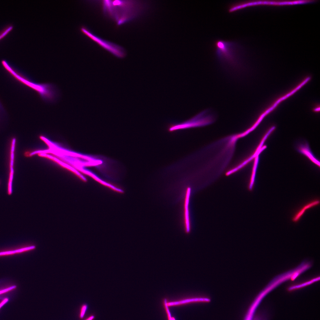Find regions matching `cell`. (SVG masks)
Wrapping results in <instances>:
<instances>
[{
	"instance_id": "cell-1",
	"label": "cell",
	"mask_w": 320,
	"mask_h": 320,
	"mask_svg": "<svg viewBox=\"0 0 320 320\" xmlns=\"http://www.w3.org/2000/svg\"><path fill=\"white\" fill-rule=\"evenodd\" d=\"M232 134L209 144L189 155L191 167L197 171L219 174L231 161L238 140Z\"/></svg>"
},
{
	"instance_id": "cell-2",
	"label": "cell",
	"mask_w": 320,
	"mask_h": 320,
	"mask_svg": "<svg viewBox=\"0 0 320 320\" xmlns=\"http://www.w3.org/2000/svg\"><path fill=\"white\" fill-rule=\"evenodd\" d=\"M102 2L104 13L118 25L135 18L141 9V3L137 1L106 0Z\"/></svg>"
},
{
	"instance_id": "cell-3",
	"label": "cell",
	"mask_w": 320,
	"mask_h": 320,
	"mask_svg": "<svg viewBox=\"0 0 320 320\" xmlns=\"http://www.w3.org/2000/svg\"><path fill=\"white\" fill-rule=\"evenodd\" d=\"M217 116L215 112L211 109H205L192 118L182 122H173L167 127L169 132L204 127L214 123Z\"/></svg>"
},
{
	"instance_id": "cell-4",
	"label": "cell",
	"mask_w": 320,
	"mask_h": 320,
	"mask_svg": "<svg viewBox=\"0 0 320 320\" xmlns=\"http://www.w3.org/2000/svg\"><path fill=\"white\" fill-rule=\"evenodd\" d=\"M217 57L221 63L228 70H237L238 62L236 59L234 43L228 41L218 40L215 44Z\"/></svg>"
},
{
	"instance_id": "cell-5",
	"label": "cell",
	"mask_w": 320,
	"mask_h": 320,
	"mask_svg": "<svg viewBox=\"0 0 320 320\" xmlns=\"http://www.w3.org/2000/svg\"><path fill=\"white\" fill-rule=\"evenodd\" d=\"M81 31L82 33L93 41L115 56L120 58H123L125 57V51L121 46L100 38L85 27H81Z\"/></svg>"
},
{
	"instance_id": "cell-6",
	"label": "cell",
	"mask_w": 320,
	"mask_h": 320,
	"mask_svg": "<svg viewBox=\"0 0 320 320\" xmlns=\"http://www.w3.org/2000/svg\"><path fill=\"white\" fill-rule=\"evenodd\" d=\"M191 193V188L188 187L186 190L184 204V219L185 228L186 231L189 232L190 230V225L189 219L188 205Z\"/></svg>"
},
{
	"instance_id": "cell-7",
	"label": "cell",
	"mask_w": 320,
	"mask_h": 320,
	"mask_svg": "<svg viewBox=\"0 0 320 320\" xmlns=\"http://www.w3.org/2000/svg\"><path fill=\"white\" fill-rule=\"evenodd\" d=\"M210 299L208 298L204 297H194L182 300H180L169 302H167L165 300V302L168 306L179 305L183 304L191 303L201 302L208 303L210 301Z\"/></svg>"
},
{
	"instance_id": "cell-8",
	"label": "cell",
	"mask_w": 320,
	"mask_h": 320,
	"mask_svg": "<svg viewBox=\"0 0 320 320\" xmlns=\"http://www.w3.org/2000/svg\"><path fill=\"white\" fill-rule=\"evenodd\" d=\"M297 150L299 152L307 157L319 167H320L319 162L313 155L308 143L300 144L298 147Z\"/></svg>"
},
{
	"instance_id": "cell-9",
	"label": "cell",
	"mask_w": 320,
	"mask_h": 320,
	"mask_svg": "<svg viewBox=\"0 0 320 320\" xmlns=\"http://www.w3.org/2000/svg\"><path fill=\"white\" fill-rule=\"evenodd\" d=\"M14 159V152H11V159L10 163V172L8 180L7 192L9 195H12L13 193V178L14 170L13 164Z\"/></svg>"
},
{
	"instance_id": "cell-10",
	"label": "cell",
	"mask_w": 320,
	"mask_h": 320,
	"mask_svg": "<svg viewBox=\"0 0 320 320\" xmlns=\"http://www.w3.org/2000/svg\"><path fill=\"white\" fill-rule=\"evenodd\" d=\"M319 280L320 276H319V277H317L316 278H313L310 280L307 281L302 284L291 286L289 287L288 289L289 291H291L297 289H300L305 286H307L312 284L316 282H317V281H319Z\"/></svg>"
},
{
	"instance_id": "cell-11",
	"label": "cell",
	"mask_w": 320,
	"mask_h": 320,
	"mask_svg": "<svg viewBox=\"0 0 320 320\" xmlns=\"http://www.w3.org/2000/svg\"><path fill=\"white\" fill-rule=\"evenodd\" d=\"M34 248V246H32L27 247L15 250L0 252V256L8 255L17 253H20L24 251H28L31 250V249H33Z\"/></svg>"
},
{
	"instance_id": "cell-12",
	"label": "cell",
	"mask_w": 320,
	"mask_h": 320,
	"mask_svg": "<svg viewBox=\"0 0 320 320\" xmlns=\"http://www.w3.org/2000/svg\"><path fill=\"white\" fill-rule=\"evenodd\" d=\"M258 155L257 156H256V159H255V164L254 165V168L253 169V171L252 175L251 180L249 185V188L250 189H252V188L253 184L254 183L256 169H257V164L258 162Z\"/></svg>"
},
{
	"instance_id": "cell-13",
	"label": "cell",
	"mask_w": 320,
	"mask_h": 320,
	"mask_svg": "<svg viewBox=\"0 0 320 320\" xmlns=\"http://www.w3.org/2000/svg\"><path fill=\"white\" fill-rule=\"evenodd\" d=\"M87 306L86 305H84L82 306L81 308H82L81 309V313L80 314L81 317V318H82L84 316V315L85 312L87 310Z\"/></svg>"
},
{
	"instance_id": "cell-14",
	"label": "cell",
	"mask_w": 320,
	"mask_h": 320,
	"mask_svg": "<svg viewBox=\"0 0 320 320\" xmlns=\"http://www.w3.org/2000/svg\"><path fill=\"white\" fill-rule=\"evenodd\" d=\"M7 301H8V299H4V300H3V301H2V302H1V303H0V308H1V306H2V305H3L4 304V303H6V302H7Z\"/></svg>"
},
{
	"instance_id": "cell-15",
	"label": "cell",
	"mask_w": 320,
	"mask_h": 320,
	"mask_svg": "<svg viewBox=\"0 0 320 320\" xmlns=\"http://www.w3.org/2000/svg\"><path fill=\"white\" fill-rule=\"evenodd\" d=\"M314 110L315 111H320V108H319H319H315L314 109Z\"/></svg>"
}]
</instances>
